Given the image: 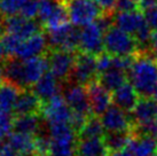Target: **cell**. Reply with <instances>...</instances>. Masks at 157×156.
Masks as SVG:
<instances>
[{
  "mask_svg": "<svg viewBox=\"0 0 157 156\" xmlns=\"http://www.w3.org/2000/svg\"><path fill=\"white\" fill-rule=\"evenodd\" d=\"M49 69L47 54L24 60V75L28 88L35 85Z\"/></svg>",
  "mask_w": 157,
  "mask_h": 156,
  "instance_id": "ac0fdd59",
  "label": "cell"
},
{
  "mask_svg": "<svg viewBox=\"0 0 157 156\" xmlns=\"http://www.w3.org/2000/svg\"><path fill=\"white\" fill-rule=\"evenodd\" d=\"M130 114L134 126L148 124L157 119V101L150 96H141Z\"/></svg>",
  "mask_w": 157,
  "mask_h": 156,
  "instance_id": "5bb4252c",
  "label": "cell"
},
{
  "mask_svg": "<svg viewBox=\"0 0 157 156\" xmlns=\"http://www.w3.org/2000/svg\"><path fill=\"white\" fill-rule=\"evenodd\" d=\"M41 31H44V26L40 21L23 18L22 15L2 18V33H12L24 40Z\"/></svg>",
  "mask_w": 157,
  "mask_h": 156,
  "instance_id": "52a82bcc",
  "label": "cell"
},
{
  "mask_svg": "<svg viewBox=\"0 0 157 156\" xmlns=\"http://www.w3.org/2000/svg\"><path fill=\"white\" fill-rule=\"evenodd\" d=\"M99 117L100 116H95V115L88 117L86 124L78 133V139L103 138V135H105V129L101 118Z\"/></svg>",
  "mask_w": 157,
  "mask_h": 156,
  "instance_id": "83f0119b",
  "label": "cell"
},
{
  "mask_svg": "<svg viewBox=\"0 0 157 156\" xmlns=\"http://www.w3.org/2000/svg\"><path fill=\"white\" fill-rule=\"evenodd\" d=\"M21 91V88L7 80H4L2 84H0V113H14Z\"/></svg>",
  "mask_w": 157,
  "mask_h": 156,
  "instance_id": "d4e9b609",
  "label": "cell"
},
{
  "mask_svg": "<svg viewBox=\"0 0 157 156\" xmlns=\"http://www.w3.org/2000/svg\"><path fill=\"white\" fill-rule=\"evenodd\" d=\"M0 156H21V155L17 152H15L13 148L7 143V145H4L2 149L0 150Z\"/></svg>",
  "mask_w": 157,
  "mask_h": 156,
  "instance_id": "74e56055",
  "label": "cell"
},
{
  "mask_svg": "<svg viewBox=\"0 0 157 156\" xmlns=\"http://www.w3.org/2000/svg\"><path fill=\"white\" fill-rule=\"evenodd\" d=\"M157 4V0H139V8L140 10H144L150 6Z\"/></svg>",
  "mask_w": 157,
  "mask_h": 156,
  "instance_id": "f35d334b",
  "label": "cell"
},
{
  "mask_svg": "<svg viewBox=\"0 0 157 156\" xmlns=\"http://www.w3.org/2000/svg\"><path fill=\"white\" fill-rule=\"evenodd\" d=\"M39 4L40 1L38 0H26L21 9L20 15H22L23 18L35 20L36 16H38L39 14Z\"/></svg>",
  "mask_w": 157,
  "mask_h": 156,
  "instance_id": "1f68e13d",
  "label": "cell"
},
{
  "mask_svg": "<svg viewBox=\"0 0 157 156\" xmlns=\"http://www.w3.org/2000/svg\"><path fill=\"white\" fill-rule=\"evenodd\" d=\"M98 80L108 91L113 92L128 80V74H127L126 71H124V70L110 68V69L105 70V72L99 75Z\"/></svg>",
  "mask_w": 157,
  "mask_h": 156,
  "instance_id": "4316f807",
  "label": "cell"
},
{
  "mask_svg": "<svg viewBox=\"0 0 157 156\" xmlns=\"http://www.w3.org/2000/svg\"><path fill=\"white\" fill-rule=\"evenodd\" d=\"M48 51H49V45H48L47 36L45 35V31H41L22 40L16 49L15 57L22 60H26L31 57L45 55L47 54Z\"/></svg>",
  "mask_w": 157,
  "mask_h": 156,
  "instance_id": "7c38bea8",
  "label": "cell"
},
{
  "mask_svg": "<svg viewBox=\"0 0 157 156\" xmlns=\"http://www.w3.org/2000/svg\"><path fill=\"white\" fill-rule=\"evenodd\" d=\"M98 77L99 72L96 67L95 55L82 51L76 53V62H75L71 80L79 85L87 86L90 83L96 80Z\"/></svg>",
  "mask_w": 157,
  "mask_h": 156,
  "instance_id": "8992f818",
  "label": "cell"
},
{
  "mask_svg": "<svg viewBox=\"0 0 157 156\" xmlns=\"http://www.w3.org/2000/svg\"><path fill=\"white\" fill-rule=\"evenodd\" d=\"M49 49H63L69 52H76L79 48L80 30L76 25L67 23L54 30L46 31Z\"/></svg>",
  "mask_w": 157,
  "mask_h": 156,
  "instance_id": "5b68a950",
  "label": "cell"
},
{
  "mask_svg": "<svg viewBox=\"0 0 157 156\" xmlns=\"http://www.w3.org/2000/svg\"><path fill=\"white\" fill-rule=\"evenodd\" d=\"M153 98H154V99H155V100H156V101H157V87H156V88H155V91H154Z\"/></svg>",
  "mask_w": 157,
  "mask_h": 156,
  "instance_id": "b9f144b4",
  "label": "cell"
},
{
  "mask_svg": "<svg viewBox=\"0 0 157 156\" xmlns=\"http://www.w3.org/2000/svg\"><path fill=\"white\" fill-rule=\"evenodd\" d=\"M139 8V2L136 0H117L116 10L119 13L123 12H134Z\"/></svg>",
  "mask_w": 157,
  "mask_h": 156,
  "instance_id": "e575fe53",
  "label": "cell"
},
{
  "mask_svg": "<svg viewBox=\"0 0 157 156\" xmlns=\"http://www.w3.org/2000/svg\"><path fill=\"white\" fill-rule=\"evenodd\" d=\"M128 79L140 96H153L157 87V62L148 53H136L128 71Z\"/></svg>",
  "mask_w": 157,
  "mask_h": 156,
  "instance_id": "6da1fadb",
  "label": "cell"
},
{
  "mask_svg": "<svg viewBox=\"0 0 157 156\" xmlns=\"http://www.w3.org/2000/svg\"><path fill=\"white\" fill-rule=\"evenodd\" d=\"M139 92L135 90L131 82L127 80L116 91L113 92V103L127 113H131L140 100Z\"/></svg>",
  "mask_w": 157,
  "mask_h": 156,
  "instance_id": "e0dca14e",
  "label": "cell"
},
{
  "mask_svg": "<svg viewBox=\"0 0 157 156\" xmlns=\"http://www.w3.org/2000/svg\"><path fill=\"white\" fill-rule=\"evenodd\" d=\"M91 103L92 114L102 116L107 109L113 104V93L108 91L98 79L90 83L86 86Z\"/></svg>",
  "mask_w": 157,
  "mask_h": 156,
  "instance_id": "4fadbf2b",
  "label": "cell"
},
{
  "mask_svg": "<svg viewBox=\"0 0 157 156\" xmlns=\"http://www.w3.org/2000/svg\"><path fill=\"white\" fill-rule=\"evenodd\" d=\"M67 86L63 92V96L66 99L67 103L70 107L72 113H79L91 116L92 109L90 103V98L86 90V86L79 84H66Z\"/></svg>",
  "mask_w": 157,
  "mask_h": 156,
  "instance_id": "30bf717a",
  "label": "cell"
},
{
  "mask_svg": "<svg viewBox=\"0 0 157 156\" xmlns=\"http://www.w3.org/2000/svg\"><path fill=\"white\" fill-rule=\"evenodd\" d=\"M77 156H108L109 150L105 146L103 138H85L78 139Z\"/></svg>",
  "mask_w": 157,
  "mask_h": 156,
  "instance_id": "cb8c5ba5",
  "label": "cell"
},
{
  "mask_svg": "<svg viewBox=\"0 0 157 156\" xmlns=\"http://www.w3.org/2000/svg\"><path fill=\"white\" fill-rule=\"evenodd\" d=\"M62 1H67V0H62Z\"/></svg>",
  "mask_w": 157,
  "mask_h": 156,
  "instance_id": "7bdbcfd3",
  "label": "cell"
},
{
  "mask_svg": "<svg viewBox=\"0 0 157 156\" xmlns=\"http://www.w3.org/2000/svg\"><path fill=\"white\" fill-rule=\"evenodd\" d=\"M105 52L113 57H132L139 52V45L132 35L113 25L105 32Z\"/></svg>",
  "mask_w": 157,
  "mask_h": 156,
  "instance_id": "7a4b0ae2",
  "label": "cell"
},
{
  "mask_svg": "<svg viewBox=\"0 0 157 156\" xmlns=\"http://www.w3.org/2000/svg\"><path fill=\"white\" fill-rule=\"evenodd\" d=\"M57 2H59V0H41L40 1L38 18H39V21L41 22L43 26L48 18L52 16V14L54 13V10L57 6Z\"/></svg>",
  "mask_w": 157,
  "mask_h": 156,
  "instance_id": "4dcf8cb0",
  "label": "cell"
},
{
  "mask_svg": "<svg viewBox=\"0 0 157 156\" xmlns=\"http://www.w3.org/2000/svg\"><path fill=\"white\" fill-rule=\"evenodd\" d=\"M144 22V15L140 9L134 12H118L116 15H113V25L132 36L135 35V32L139 30V28Z\"/></svg>",
  "mask_w": 157,
  "mask_h": 156,
  "instance_id": "ffe728a7",
  "label": "cell"
},
{
  "mask_svg": "<svg viewBox=\"0 0 157 156\" xmlns=\"http://www.w3.org/2000/svg\"><path fill=\"white\" fill-rule=\"evenodd\" d=\"M44 107V102L36 96L31 88H25L20 92L15 108L14 115L22 116V115H36L41 114Z\"/></svg>",
  "mask_w": 157,
  "mask_h": 156,
  "instance_id": "9a60e30c",
  "label": "cell"
},
{
  "mask_svg": "<svg viewBox=\"0 0 157 156\" xmlns=\"http://www.w3.org/2000/svg\"><path fill=\"white\" fill-rule=\"evenodd\" d=\"M156 156H157V155H156Z\"/></svg>",
  "mask_w": 157,
  "mask_h": 156,
  "instance_id": "f6af8a7d",
  "label": "cell"
},
{
  "mask_svg": "<svg viewBox=\"0 0 157 156\" xmlns=\"http://www.w3.org/2000/svg\"><path fill=\"white\" fill-rule=\"evenodd\" d=\"M5 80L12 83L21 90L28 88L24 75V60L17 57H9L4 61Z\"/></svg>",
  "mask_w": 157,
  "mask_h": 156,
  "instance_id": "2e32d148",
  "label": "cell"
},
{
  "mask_svg": "<svg viewBox=\"0 0 157 156\" xmlns=\"http://www.w3.org/2000/svg\"><path fill=\"white\" fill-rule=\"evenodd\" d=\"M64 4L69 20L76 26H84L93 23L103 14L94 0H67Z\"/></svg>",
  "mask_w": 157,
  "mask_h": 156,
  "instance_id": "3957f363",
  "label": "cell"
},
{
  "mask_svg": "<svg viewBox=\"0 0 157 156\" xmlns=\"http://www.w3.org/2000/svg\"><path fill=\"white\" fill-rule=\"evenodd\" d=\"M14 113H0V139H6L14 130Z\"/></svg>",
  "mask_w": 157,
  "mask_h": 156,
  "instance_id": "f546056e",
  "label": "cell"
},
{
  "mask_svg": "<svg viewBox=\"0 0 157 156\" xmlns=\"http://www.w3.org/2000/svg\"><path fill=\"white\" fill-rule=\"evenodd\" d=\"M127 149L133 156H156L157 138L148 135H134Z\"/></svg>",
  "mask_w": 157,
  "mask_h": 156,
  "instance_id": "44dd1931",
  "label": "cell"
},
{
  "mask_svg": "<svg viewBox=\"0 0 157 156\" xmlns=\"http://www.w3.org/2000/svg\"><path fill=\"white\" fill-rule=\"evenodd\" d=\"M44 118L41 114L36 115H22L15 116L14 119V132L37 135L44 131Z\"/></svg>",
  "mask_w": 157,
  "mask_h": 156,
  "instance_id": "7402d4cb",
  "label": "cell"
},
{
  "mask_svg": "<svg viewBox=\"0 0 157 156\" xmlns=\"http://www.w3.org/2000/svg\"><path fill=\"white\" fill-rule=\"evenodd\" d=\"M133 138V131H118V132H105L103 141L109 153L127 149Z\"/></svg>",
  "mask_w": 157,
  "mask_h": 156,
  "instance_id": "484cf974",
  "label": "cell"
},
{
  "mask_svg": "<svg viewBox=\"0 0 157 156\" xmlns=\"http://www.w3.org/2000/svg\"><path fill=\"white\" fill-rule=\"evenodd\" d=\"M7 139H8L7 143L21 156H37L35 135L14 132Z\"/></svg>",
  "mask_w": 157,
  "mask_h": 156,
  "instance_id": "603a6c76",
  "label": "cell"
},
{
  "mask_svg": "<svg viewBox=\"0 0 157 156\" xmlns=\"http://www.w3.org/2000/svg\"><path fill=\"white\" fill-rule=\"evenodd\" d=\"M61 84L62 83L49 71L40 78L39 80L31 87V90L45 103L48 100H51L59 94V92L61 90Z\"/></svg>",
  "mask_w": 157,
  "mask_h": 156,
  "instance_id": "d6986e66",
  "label": "cell"
},
{
  "mask_svg": "<svg viewBox=\"0 0 157 156\" xmlns=\"http://www.w3.org/2000/svg\"><path fill=\"white\" fill-rule=\"evenodd\" d=\"M79 51L95 57L105 52V30L96 21L84 25L80 30Z\"/></svg>",
  "mask_w": 157,
  "mask_h": 156,
  "instance_id": "ba28073f",
  "label": "cell"
},
{
  "mask_svg": "<svg viewBox=\"0 0 157 156\" xmlns=\"http://www.w3.org/2000/svg\"><path fill=\"white\" fill-rule=\"evenodd\" d=\"M5 80L4 77V61L0 60V84H2V82Z\"/></svg>",
  "mask_w": 157,
  "mask_h": 156,
  "instance_id": "60d3db41",
  "label": "cell"
},
{
  "mask_svg": "<svg viewBox=\"0 0 157 156\" xmlns=\"http://www.w3.org/2000/svg\"><path fill=\"white\" fill-rule=\"evenodd\" d=\"M96 67H98V72L99 75L105 72V70L110 69L113 67V55L109 53L103 52L96 57Z\"/></svg>",
  "mask_w": 157,
  "mask_h": 156,
  "instance_id": "d6a6232c",
  "label": "cell"
},
{
  "mask_svg": "<svg viewBox=\"0 0 157 156\" xmlns=\"http://www.w3.org/2000/svg\"><path fill=\"white\" fill-rule=\"evenodd\" d=\"M49 71L63 84L71 82L76 62V53L63 49H49L47 52Z\"/></svg>",
  "mask_w": 157,
  "mask_h": 156,
  "instance_id": "277c9868",
  "label": "cell"
},
{
  "mask_svg": "<svg viewBox=\"0 0 157 156\" xmlns=\"http://www.w3.org/2000/svg\"><path fill=\"white\" fill-rule=\"evenodd\" d=\"M71 114L72 111L67 103L64 96L60 94L45 102L41 110V116L47 125L70 123Z\"/></svg>",
  "mask_w": 157,
  "mask_h": 156,
  "instance_id": "9c48e42d",
  "label": "cell"
},
{
  "mask_svg": "<svg viewBox=\"0 0 157 156\" xmlns=\"http://www.w3.org/2000/svg\"><path fill=\"white\" fill-rule=\"evenodd\" d=\"M108 156H133L128 149H124V150H118V152H111L109 153Z\"/></svg>",
  "mask_w": 157,
  "mask_h": 156,
  "instance_id": "ab89813d",
  "label": "cell"
},
{
  "mask_svg": "<svg viewBox=\"0 0 157 156\" xmlns=\"http://www.w3.org/2000/svg\"><path fill=\"white\" fill-rule=\"evenodd\" d=\"M99 7L102 9L103 14H113L116 10L117 0H94Z\"/></svg>",
  "mask_w": 157,
  "mask_h": 156,
  "instance_id": "d590c367",
  "label": "cell"
},
{
  "mask_svg": "<svg viewBox=\"0 0 157 156\" xmlns=\"http://www.w3.org/2000/svg\"><path fill=\"white\" fill-rule=\"evenodd\" d=\"M136 1H138V2H139V0H136Z\"/></svg>",
  "mask_w": 157,
  "mask_h": 156,
  "instance_id": "ee69618b",
  "label": "cell"
},
{
  "mask_svg": "<svg viewBox=\"0 0 157 156\" xmlns=\"http://www.w3.org/2000/svg\"><path fill=\"white\" fill-rule=\"evenodd\" d=\"M149 55L155 62H157V32L153 33V38L150 41V47H149Z\"/></svg>",
  "mask_w": 157,
  "mask_h": 156,
  "instance_id": "8d00e7d4",
  "label": "cell"
},
{
  "mask_svg": "<svg viewBox=\"0 0 157 156\" xmlns=\"http://www.w3.org/2000/svg\"><path fill=\"white\" fill-rule=\"evenodd\" d=\"M26 0H0V15L9 18L21 13L23 5Z\"/></svg>",
  "mask_w": 157,
  "mask_h": 156,
  "instance_id": "f1b7e54d",
  "label": "cell"
},
{
  "mask_svg": "<svg viewBox=\"0 0 157 156\" xmlns=\"http://www.w3.org/2000/svg\"><path fill=\"white\" fill-rule=\"evenodd\" d=\"M144 18L154 32H157V4L142 10Z\"/></svg>",
  "mask_w": 157,
  "mask_h": 156,
  "instance_id": "836d02e7",
  "label": "cell"
},
{
  "mask_svg": "<svg viewBox=\"0 0 157 156\" xmlns=\"http://www.w3.org/2000/svg\"><path fill=\"white\" fill-rule=\"evenodd\" d=\"M101 121L107 132H118V131H133L134 123L132 121L131 114L111 104L101 116Z\"/></svg>",
  "mask_w": 157,
  "mask_h": 156,
  "instance_id": "8fae6325",
  "label": "cell"
}]
</instances>
